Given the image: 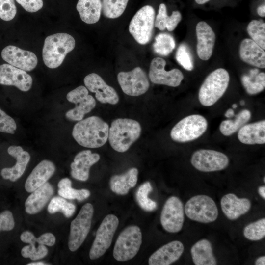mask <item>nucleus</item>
I'll return each instance as SVG.
<instances>
[{
  "instance_id": "1",
  "label": "nucleus",
  "mask_w": 265,
  "mask_h": 265,
  "mask_svg": "<svg viewBox=\"0 0 265 265\" xmlns=\"http://www.w3.org/2000/svg\"><path fill=\"white\" fill-rule=\"evenodd\" d=\"M108 132V124L100 117L93 116L79 121L74 126L72 134L80 145L96 148L106 143Z\"/></svg>"
},
{
  "instance_id": "2",
  "label": "nucleus",
  "mask_w": 265,
  "mask_h": 265,
  "mask_svg": "<svg viewBox=\"0 0 265 265\" xmlns=\"http://www.w3.org/2000/svg\"><path fill=\"white\" fill-rule=\"evenodd\" d=\"M141 132V126L137 121L118 118L111 124L108 138L114 150L124 152L139 137Z\"/></svg>"
},
{
  "instance_id": "3",
  "label": "nucleus",
  "mask_w": 265,
  "mask_h": 265,
  "mask_svg": "<svg viewBox=\"0 0 265 265\" xmlns=\"http://www.w3.org/2000/svg\"><path fill=\"white\" fill-rule=\"evenodd\" d=\"M73 36L66 33H58L46 37L42 50L43 60L49 68L54 69L63 62L66 55L75 46Z\"/></svg>"
},
{
  "instance_id": "4",
  "label": "nucleus",
  "mask_w": 265,
  "mask_h": 265,
  "mask_svg": "<svg viewBox=\"0 0 265 265\" xmlns=\"http://www.w3.org/2000/svg\"><path fill=\"white\" fill-rule=\"evenodd\" d=\"M229 80L228 72L223 68H218L211 72L200 87V103L206 106L214 105L225 92Z\"/></svg>"
},
{
  "instance_id": "5",
  "label": "nucleus",
  "mask_w": 265,
  "mask_h": 265,
  "mask_svg": "<svg viewBox=\"0 0 265 265\" xmlns=\"http://www.w3.org/2000/svg\"><path fill=\"white\" fill-rule=\"evenodd\" d=\"M142 243V233L136 225L125 228L119 234L115 243L113 255L118 261L132 259L138 253Z\"/></svg>"
},
{
  "instance_id": "6",
  "label": "nucleus",
  "mask_w": 265,
  "mask_h": 265,
  "mask_svg": "<svg viewBox=\"0 0 265 265\" xmlns=\"http://www.w3.org/2000/svg\"><path fill=\"white\" fill-rule=\"evenodd\" d=\"M185 212L190 219L203 223L212 222L218 215L215 202L205 195H198L189 199L185 205Z\"/></svg>"
},
{
  "instance_id": "7",
  "label": "nucleus",
  "mask_w": 265,
  "mask_h": 265,
  "mask_svg": "<svg viewBox=\"0 0 265 265\" xmlns=\"http://www.w3.org/2000/svg\"><path fill=\"white\" fill-rule=\"evenodd\" d=\"M155 12L151 5L140 8L132 19L129 30L135 41L140 44L149 43L152 37Z\"/></svg>"
},
{
  "instance_id": "8",
  "label": "nucleus",
  "mask_w": 265,
  "mask_h": 265,
  "mask_svg": "<svg viewBox=\"0 0 265 265\" xmlns=\"http://www.w3.org/2000/svg\"><path fill=\"white\" fill-rule=\"evenodd\" d=\"M208 122L202 116L191 115L184 118L172 129L171 138L179 142H187L201 136L206 131Z\"/></svg>"
},
{
  "instance_id": "9",
  "label": "nucleus",
  "mask_w": 265,
  "mask_h": 265,
  "mask_svg": "<svg viewBox=\"0 0 265 265\" xmlns=\"http://www.w3.org/2000/svg\"><path fill=\"white\" fill-rule=\"evenodd\" d=\"M94 209L91 203H86L71 222L68 245L70 251H76L82 244L90 231Z\"/></svg>"
},
{
  "instance_id": "10",
  "label": "nucleus",
  "mask_w": 265,
  "mask_h": 265,
  "mask_svg": "<svg viewBox=\"0 0 265 265\" xmlns=\"http://www.w3.org/2000/svg\"><path fill=\"white\" fill-rule=\"evenodd\" d=\"M118 225V218L114 214H108L104 218L97 230L89 251L90 259L100 258L109 248Z\"/></svg>"
},
{
  "instance_id": "11",
  "label": "nucleus",
  "mask_w": 265,
  "mask_h": 265,
  "mask_svg": "<svg viewBox=\"0 0 265 265\" xmlns=\"http://www.w3.org/2000/svg\"><path fill=\"white\" fill-rule=\"evenodd\" d=\"M160 221L168 232L175 233L181 230L184 222V208L178 197L172 196L167 199L162 208Z\"/></svg>"
},
{
  "instance_id": "12",
  "label": "nucleus",
  "mask_w": 265,
  "mask_h": 265,
  "mask_svg": "<svg viewBox=\"0 0 265 265\" xmlns=\"http://www.w3.org/2000/svg\"><path fill=\"white\" fill-rule=\"evenodd\" d=\"M67 100L75 104V106L68 110L66 117L72 121H80L85 114L90 112L96 106V101L92 96L88 94L86 87L80 85L68 92Z\"/></svg>"
},
{
  "instance_id": "13",
  "label": "nucleus",
  "mask_w": 265,
  "mask_h": 265,
  "mask_svg": "<svg viewBox=\"0 0 265 265\" xmlns=\"http://www.w3.org/2000/svg\"><path fill=\"white\" fill-rule=\"evenodd\" d=\"M191 163L199 171L213 172L226 168L229 164V159L226 155L217 151L200 149L193 154Z\"/></svg>"
},
{
  "instance_id": "14",
  "label": "nucleus",
  "mask_w": 265,
  "mask_h": 265,
  "mask_svg": "<svg viewBox=\"0 0 265 265\" xmlns=\"http://www.w3.org/2000/svg\"><path fill=\"white\" fill-rule=\"evenodd\" d=\"M117 80L123 92L131 96L144 94L150 86L146 73L139 67L130 71L119 72Z\"/></svg>"
},
{
  "instance_id": "15",
  "label": "nucleus",
  "mask_w": 265,
  "mask_h": 265,
  "mask_svg": "<svg viewBox=\"0 0 265 265\" xmlns=\"http://www.w3.org/2000/svg\"><path fill=\"white\" fill-rule=\"evenodd\" d=\"M166 61L160 57H155L151 62L149 77L151 82L171 87L178 86L184 79L182 72L178 69L167 71Z\"/></svg>"
},
{
  "instance_id": "16",
  "label": "nucleus",
  "mask_w": 265,
  "mask_h": 265,
  "mask_svg": "<svg viewBox=\"0 0 265 265\" xmlns=\"http://www.w3.org/2000/svg\"><path fill=\"white\" fill-rule=\"evenodd\" d=\"M1 56L9 64L25 71H32L38 63L33 53L12 45L5 47L1 51Z\"/></svg>"
},
{
  "instance_id": "17",
  "label": "nucleus",
  "mask_w": 265,
  "mask_h": 265,
  "mask_svg": "<svg viewBox=\"0 0 265 265\" xmlns=\"http://www.w3.org/2000/svg\"><path fill=\"white\" fill-rule=\"evenodd\" d=\"M85 87L90 92L95 93V97L102 103L115 105L119 98L115 90L107 85L99 75L91 73L84 79Z\"/></svg>"
},
{
  "instance_id": "18",
  "label": "nucleus",
  "mask_w": 265,
  "mask_h": 265,
  "mask_svg": "<svg viewBox=\"0 0 265 265\" xmlns=\"http://www.w3.org/2000/svg\"><path fill=\"white\" fill-rule=\"evenodd\" d=\"M33 80L26 71L7 64L0 66V84L14 86L23 92L29 90Z\"/></svg>"
},
{
  "instance_id": "19",
  "label": "nucleus",
  "mask_w": 265,
  "mask_h": 265,
  "mask_svg": "<svg viewBox=\"0 0 265 265\" xmlns=\"http://www.w3.org/2000/svg\"><path fill=\"white\" fill-rule=\"evenodd\" d=\"M196 33L198 56L203 60H207L212 53L215 42V33L211 26L204 21L197 23Z\"/></svg>"
},
{
  "instance_id": "20",
  "label": "nucleus",
  "mask_w": 265,
  "mask_h": 265,
  "mask_svg": "<svg viewBox=\"0 0 265 265\" xmlns=\"http://www.w3.org/2000/svg\"><path fill=\"white\" fill-rule=\"evenodd\" d=\"M184 251L183 244L174 240L163 245L149 258V265H169L177 261Z\"/></svg>"
},
{
  "instance_id": "21",
  "label": "nucleus",
  "mask_w": 265,
  "mask_h": 265,
  "mask_svg": "<svg viewBox=\"0 0 265 265\" xmlns=\"http://www.w3.org/2000/svg\"><path fill=\"white\" fill-rule=\"evenodd\" d=\"M100 155L92 153L89 150L78 153L71 164V174L73 178L81 181H85L89 175L90 167L100 159Z\"/></svg>"
},
{
  "instance_id": "22",
  "label": "nucleus",
  "mask_w": 265,
  "mask_h": 265,
  "mask_svg": "<svg viewBox=\"0 0 265 265\" xmlns=\"http://www.w3.org/2000/svg\"><path fill=\"white\" fill-rule=\"evenodd\" d=\"M8 153L16 159L14 166L3 168L0 172L2 177L5 180L14 182L20 178L24 173L30 156L19 146H10L7 149Z\"/></svg>"
},
{
  "instance_id": "23",
  "label": "nucleus",
  "mask_w": 265,
  "mask_h": 265,
  "mask_svg": "<svg viewBox=\"0 0 265 265\" xmlns=\"http://www.w3.org/2000/svg\"><path fill=\"white\" fill-rule=\"evenodd\" d=\"M222 211L227 218L231 220L238 219L250 209L251 203L246 198H238L230 193L224 195L220 201Z\"/></svg>"
},
{
  "instance_id": "24",
  "label": "nucleus",
  "mask_w": 265,
  "mask_h": 265,
  "mask_svg": "<svg viewBox=\"0 0 265 265\" xmlns=\"http://www.w3.org/2000/svg\"><path fill=\"white\" fill-rule=\"evenodd\" d=\"M55 170L54 164L48 160L40 162L32 170L26 179L25 188L26 191L32 192L46 183Z\"/></svg>"
},
{
  "instance_id": "25",
  "label": "nucleus",
  "mask_w": 265,
  "mask_h": 265,
  "mask_svg": "<svg viewBox=\"0 0 265 265\" xmlns=\"http://www.w3.org/2000/svg\"><path fill=\"white\" fill-rule=\"evenodd\" d=\"M239 53L244 62L258 68H265L264 50L252 39L245 38L241 41Z\"/></svg>"
},
{
  "instance_id": "26",
  "label": "nucleus",
  "mask_w": 265,
  "mask_h": 265,
  "mask_svg": "<svg viewBox=\"0 0 265 265\" xmlns=\"http://www.w3.org/2000/svg\"><path fill=\"white\" fill-rule=\"evenodd\" d=\"M53 193L51 185L46 182L34 190L25 201L26 212L30 214L39 212L46 205Z\"/></svg>"
},
{
  "instance_id": "27",
  "label": "nucleus",
  "mask_w": 265,
  "mask_h": 265,
  "mask_svg": "<svg viewBox=\"0 0 265 265\" xmlns=\"http://www.w3.org/2000/svg\"><path fill=\"white\" fill-rule=\"evenodd\" d=\"M238 139L243 144H263L265 143V120L244 125L239 130Z\"/></svg>"
},
{
  "instance_id": "28",
  "label": "nucleus",
  "mask_w": 265,
  "mask_h": 265,
  "mask_svg": "<svg viewBox=\"0 0 265 265\" xmlns=\"http://www.w3.org/2000/svg\"><path fill=\"white\" fill-rule=\"evenodd\" d=\"M138 173L137 168H132L123 174L112 176L109 181L111 190L118 195L127 194L131 188L135 186Z\"/></svg>"
},
{
  "instance_id": "29",
  "label": "nucleus",
  "mask_w": 265,
  "mask_h": 265,
  "mask_svg": "<svg viewBox=\"0 0 265 265\" xmlns=\"http://www.w3.org/2000/svg\"><path fill=\"white\" fill-rule=\"evenodd\" d=\"M191 255L195 265H215L217 262L213 254L211 243L206 239L196 242L191 247Z\"/></svg>"
},
{
  "instance_id": "30",
  "label": "nucleus",
  "mask_w": 265,
  "mask_h": 265,
  "mask_svg": "<svg viewBox=\"0 0 265 265\" xmlns=\"http://www.w3.org/2000/svg\"><path fill=\"white\" fill-rule=\"evenodd\" d=\"M76 8L84 22L93 24L100 19L102 2L101 0H79Z\"/></svg>"
},
{
  "instance_id": "31",
  "label": "nucleus",
  "mask_w": 265,
  "mask_h": 265,
  "mask_svg": "<svg viewBox=\"0 0 265 265\" xmlns=\"http://www.w3.org/2000/svg\"><path fill=\"white\" fill-rule=\"evenodd\" d=\"M181 19V14L178 11H174L171 16H168L166 5L161 3L159 6L154 26L160 30L167 28L169 31H172L175 29Z\"/></svg>"
},
{
  "instance_id": "32",
  "label": "nucleus",
  "mask_w": 265,
  "mask_h": 265,
  "mask_svg": "<svg viewBox=\"0 0 265 265\" xmlns=\"http://www.w3.org/2000/svg\"><path fill=\"white\" fill-rule=\"evenodd\" d=\"M241 82L246 92L250 95H254L262 92L265 87V74L259 73L257 69H252L249 75H244Z\"/></svg>"
},
{
  "instance_id": "33",
  "label": "nucleus",
  "mask_w": 265,
  "mask_h": 265,
  "mask_svg": "<svg viewBox=\"0 0 265 265\" xmlns=\"http://www.w3.org/2000/svg\"><path fill=\"white\" fill-rule=\"evenodd\" d=\"M251 112L247 109L241 110L234 120H226L220 125L221 132L225 136H229L239 130L251 118Z\"/></svg>"
},
{
  "instance_id": "34",
  "label": "nucleus",
  "mask_w": 265,
  "mask_h": 265,
  "mask_svg": "<svg viewBox=\"0 0 265 265\" xmlns=\"http://www.w3.org/2000/svg\"><path fill=\"white\" fill-rule=\"evenodd\" d=\"M153 188L149 182L142 184L136 192V202L140 207L146 212H152L157 208V203L148 197Z\"/></svg>"
},
{
  "instance_id": "35",
  "label": "nucleus",
  "mask_w": 265,
  "mask_h": 265,
  "mask_svg": "<svg viewBox=\"0 0 265 265\" xmlns=\"http://www.w3.org/2000/svg\"><path fill=\"white\" fill-rule=\"evenodd\" d=\"M129 0H103L102 10L104 16L109 19L120 17L124 12Z\"/></svg>"
},
{
  "instance_id": "36",
  "label": "nucleus",
  "mask_w": 265,
  "mask_h": 265,
  "mask_svg": "<svg viewBox=\"0 0 265 265\" xmlns=\"http://www.w3.org/2000/svg\"><path fill=\"white\" fill-rule=\"evenodd\" d=\"M175 47V42L173 37L166 33H159L155 37L153 44L154 52L161 55H168Z\"/></svg>"
},
{
  "instance_id": "37",
  "label": "nucleus",
  "mask_w": 265,
  "mask_h": 265,
  "mask_svg": "<svg viewBox=\"0 0 265 265\" xmlns=\"http://www.w3.org/2000/svg\"><path fill=\"white\" fill-rule=\"evenodd\" d=\"M76 210L75 206L61 197H54L52 199L48 206V211L53 214L62 212L66 217H71Z\"/></svg>"
},
{
  "instance_id": "38",
  "label": "nucleus",
  "mask_w": 265,
  "mask_h": 265,
  "mask_svg": "<svg viewBox=\"0 0 265 265\" xmlns=\"http://www.w3.org/2000/svg\"><path fill=\"white\" fill-rule=\"evenodd\" d=\"M247 31L252 40L265 50V23L259 20H252L247 26Z\"/></svg>"
},
{
  "instance_id": "39",
  "label": "nucleus",
  "mask_w": 265,
  "mask_h": 265,
  "mask_svg": "<svg viewBox=\"0 0 265 265\" xmlns=\"http://www.w3.org/2000/svg\"><path fill=\"white\" fill-rule=\"evenodd\" d=\"M243 235L248 239L258 241L265 237V218L249 223L243 230Z\"/></svg>"
},
{
  "instance_id": "40",
  "label": "nucleus",
  "mask_w": 265,
  "mask_h": 265,
  "mask_svg": "<svg viewBox=\"0 0 265 265\" xmlns=\"http://www.w3.org/2000/svg\"><path fill=\"white\" fill-rule=\"evenodd\" d=\"M36 242L29 243V245L24 246L21 250L22 256L24 258H29L32 260H37L45 257L48 253V249L45 245Z\"/></svg>"
},
{
  "instance_id": "41",
  "label": "nucleus",
  "mask_w": 265,
  "mask_h": 265,
  "mask_svg": "<svg viewBox=\"0 0 265 265\" xmlns=\"http://www.w3.org/2000/svg\"><path fill=\"white\" fill-rule=\"evenodd\" d=\"M58 194L62 197L68 199H77L82 201L87 198L90 195V192L86 189H75L71 186L59 188Z\"/></svg>"
},
{
  "instance_id": "42",
  "label": "nucleus",
  "mask_w": 265,
  "mask_h": 265,
  "mask_svg": "<svg viewBox=\"0 0 265 265\" xmlns=\"http://www.w3.org/2000/svg\"><path fill=\"white\" fill-rule=\"evenodd\" d=\"M176 59L177 62L186 70L191 71L193 69V63L190 52L186 44H181L178 47Z\"/></svg>"
},
{
  "instance_id": "43",
  "label": "nucleus",
  "mask_w": 265,
  "mask_h": 265,
  "mask_svg": "<svg viewBox=\"0 0 265 265\" xmlns=\"http://www.w3.org/2000/svg\"><path fill=\"white\" fill-rule=\"evenodd\" d=\"M17 13L14 0H0V18L6 21L12 20Z\"/></svg>"
},
{
  "instance_id": "44",
  "label": "nucleus",
  "mask_w": 265,
  "mask_h": 265,
  "mask_svg": "<svg viewBox=\"0 0 265 265\" xmlns=\"http://www.w3.org/2000/svg\"><path fill=\"white\" fill-rule=\"evenodd\" d=\"M16 129L15 120L0 108V132L14 134Z\"/></svg>"
},
{
  "instance_id": "45",
  "label": "nucleus",
  "mask_w": 265,
  "mask_h": 265,
  "mask_svg": "<svg viewBox=\"0 0 265 265\" xmlns=\"http://www.w3.org/2000/svg\"><path fill=\"white\" fill-rule=\"evenodd\" d=\"M0 225L2 231H10L15 226V222L12 212L8 210L0 213Z\"/></svg>"
},
{
  "instance_id": "46",
  "label": "nucleus",
  "mask_w": 265,
  "mask_h": 265,
  "mask_svg": "<svg viewBox=\"0 0 265 265\" xmlns=\"http://www.w3.org/2000/svg\"><path fill=\"white\" fill-rule=\"evenodd\" d=\"M26 11L36 12L41 9L43 5L42 0H15Z\"/></svg>"
},
{
  "instance_id": "47",
  "label": "nucleus",
  "mask_w": 265,
  "mask_h": 265,
  "mask_svg": "<svg viewBox=\"0 0 265 265\" xmlns=\"http://www.w3.org/2000/svg\"><path fill=\"white\" fill-rule=\"evenodd\" d=\"M55 237L51 233H44L38 238H36V242L38 244L49 246H53L55 242Z\"/></svg>"
},
{
  "instance_id": "48",
  "label": "nucleus",
  "mask_w": 265,
  "mask_h": 265,
  "mask_svg": "<svg viewBox=\"0 0 265 265\" xmlns=\"http://www.w3.org/2000/svg\"><path fill=\"white\" fill-rule=\"evenodd\" d=\"M20 239L22 241L26 243H31L36 242V238L29 231H25L20 236Z\"/></svg>"
},
{
  "instance_id": "49",
  "label": "nucleus",
  "mask_w": 265,
  "mask_h": 265,
  "mask_svg": "<svg viewBox=\"0 0 265 265\" xmlns=\"http://www.w3.org/2000/svg\"><path fill=\"white\" fill-rule=\"evenodd\" d=\"M72 185L71 181L67 178H65L62 179L58 183V187L59 188H63Z\"/></svg>"
},
{
  "instance_id": "50",
  "label": "nucleus",
  "mask_w": 265,
  "mask_h": 265,
  "mask_svg": "<svg viewBox=\"0 0 265 265\" xmlns=\"http://www.w3.org/2000/svg\"><path fill=\"white\" fill-rule=\"evenodd\" d=\"M258 14L261 17H264L265 16V4L261 5L259 6L257 10Z\"/></svg>"
},
{
  "instance_id": "51",
  "label": "nucleus",
  "mask_w": 265,
  "mask_h": 265,
  "mask_svg": "<svg viewBox=\"0 0 265 265\" xmlns=\"http://www.w3.org/2000/svg\"><path fill=\"white\" fill-rule=\"evenodd\" d=\"M256 265H265V256H262L259 257L255 262Z\"/></svg>"
},
{
  "instance_id": "52",
  "label": "nucleus",
  "mask_w": 265,
  "mask_h": 265,
  "mask_svg": "<svg viewBox=\"0 0 265 265\" xmlns=\"http://www.w3.org/2000/svg\"><path fill=\"white\" fill-rule=\"evenodd\" d=\"M259 194L261 196L262 198L265 199V186H261L258 188V189Z\"/></svg>"
},
{
  "instance_id": "53",
  "label": "nucleus",
  "mask_w": 265,
  "mask_h": 265,
  "mask_svg": "<svg viewBox=\"0 0 265 265\" xmlns=\"http://www.w3.org/2000/svg\"><path fill=\"white\" fill-rule=\"evenodd\" d=\"M225 117L230 118L234 116V111L232 109H229L226 111L225 114Z\"/></svg>"
},
{
  "instance_id": "54",
  "label": "nucleus",
  "mask_w": 265,
  "mask_h": 265,
  "mask_svg": "<svg viewBox=\"0 0 265 265\" xmlns=\"http://www.w3.org/2000/svg\"><path fill=\"white\" fill-rule=\"evenodd\" d=\"M26 265H46V264H45L43 262H38L30 263H28V264H27Z\"/></svg>"
},
{
  "instance_id": "55",
  "label": "nucleus",
  "mask_w": 265,
  "mask_h": 265,
  "mask_svg": "<svg viewBox=\"0 0 265 265\" xmlns=\"http://www.w3.org/2000/svg\"><path fill=\"white\" fill-rule=\"evenodd\" d=\"M210 0H195V2L199 4H204Z\"/></svg>"
},
{
  "instance_id": "56",
  "label": "nucleus",
  "mask_w": 265,
  "mask_h": 265,
  "mask_svg": "<svg viewBox=\"0 0 265 265\" xmlns=\"http://www.w3.org/2000/svg\"><path fill=\"white\" fill-rule=\"evenodd\" d=\"M237 107V105L236 104H234L232 105L233 108H236Z\"/></svg>"
},
{
  "instance_id": "57",
  "label": "nucleus",
  "mask_w": 265,
  "mask_h": 265,
  "mask_svg": "<svg viewBox=\"0 0 265 265\" xmlns=\"http://www.w3.org/2000/svg\"><path fill=\"white\" fill-rule=\"evenodd\" d=\"M240 104L241 105L243 106L245 104V102L244 101L242 100L240 101Z\"/></svg>"
},
{
  "instance_id": "58",
  "label": "nucleus",
  "mask_w": 265,
  "mask_h": 265,
  "mask_svg": "<svg viewBox=\"0 0 265 265\" xmlns=\"http://www.w3.org/2000/svg\"><path fill=\"white\" fill-rule=\"evenodd\" d=\"M264 182H265V177H264Z\"/></svg>"
},
{
  "instance_id": "59",
  "label": "nucleus",
  "mask_w": 265,
  "mask_h": 265,
  "mask_svg": "<svg viewBox=\"0 0 265 265\" xmlns=\"http://www.w3.org/2000/svg\"><path fill=\"white\" fill-rule=\"evenodd\" d=\"M1 227H0V231H1Z\"/></svg>"
}]
</instances>
